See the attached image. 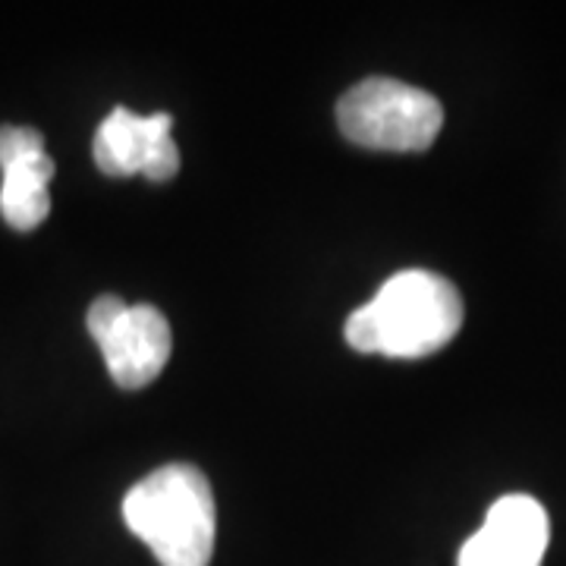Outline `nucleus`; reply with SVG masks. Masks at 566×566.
Here are the masks:
<instances>
[{"mask_svg": "<svg viewBox=\"0 0 566 566\" xmlns=\"http://www.w3.org/2000/svg\"><path fill=\"white\" fill-rule=\"evenodd\" d=\"M463 327L457 286L431 271H400L346 322V344L390 359H422Z\"/></svg>", "mask_w": 566, "mask_h": 566, "instance_id": "obj_1", "label": "nucleus"}, {"mask_svg": "<svg viewBox=\"0 0 566 566\" xmlns=\"http://www.w3.org/2000/svg\"><path fill=\"white\" fill-rule=\"evenodd\" d=\"M129 532L161 566H208L218 538V504L202 469L170 463L129 488L123 501Z\"/></svg>", "mask_w": 566, "mask_h": 566, "instance_id": "obj_2", "label": "nucleus"}, {"mask_svg": "<svg viewBox=\"0 0 566 566\" xmlns=\"http://www.w3.org/2000/svg\"><path fill=\"white\" fill-rule=\"evenodd\" d=\"M344 136L375 151H424L444 126V107L424 88L406 82L365 80L337 104Z\"/></svg>", "mask_w": 566, "mask_h": 566, "instance_id": "obj_3", "label": "nucleus"}, {"mask_svg": "<svg viewBox=\"0 0 566 566\" xmlns=\"http://www.w3.org/2000/svg\"><path fill=\"white\" fill-rule=\"evenodd\" d=\"M85 324L102 349L111 378L123 390L151 385L170 359V324L155 305H126L120 296H98Z\"/></svg>", "mask_w": 566, "mask_h": 566, "instance_id": "obj_4", "label": "nucleus"}, {"mask_svg": "<svg viewBox=\"0 0 566 566\" xmlns=\"http://www.w3.org/2000/svg\"><path fill=\"white\" fill-rule=\"evenodd\" d=\"M170 114L139 117L126 107H114L95 133L92 155L107 177H133L167 182L180 170V148L170 136Z\"/></svg>", "mask_w": 566, "mask_h": 566, "instance_id": "obj_5", "label": "nucleus"}, {"mask_svg": "<svg viewBox=\"0 0 566 566\" xmlns=\"http://www.w3.org/2000/svg\"><path fill=\"white\" fill-rule=\"evenodd\" d=\"M547 538L545 506L528 494H506L488 510L482 528L460 551L457 566H542Z\"/></svg>", "mask_w": 566, "mask_h": 566, "instance_id": "obj_6", "label": "nucleus"}, {"mask_svg": "<svg viewBox=\"0 0 566 566\" xmlns=\"http://www.w3.org/2000/svg\"><path fill=\"white\" fill-rule=\"evenodd\" d=\"M3 186H0V214L13 230H35L51 211L48 182L54 177V161L48 151L25 155L3 164Z\"/></svg>", "mask_w": 566, "mask_h": 566, "instance_id": "obj_7", "label": "nucleus"}, {"mask_svg": "<svg viewBox=\"0 0 566 566\" xmlns=\"http://www.w3.org/2000/svg\"><path fill=\"white\" fill-rule=\"evenodd\" d=\"M44 151V136L32 126H0V167Z\"/></svg>", "mask_w": 566, "mask_h": 566, "instance_id": "obj_8", "label": "nucleus"}]
</instances>
